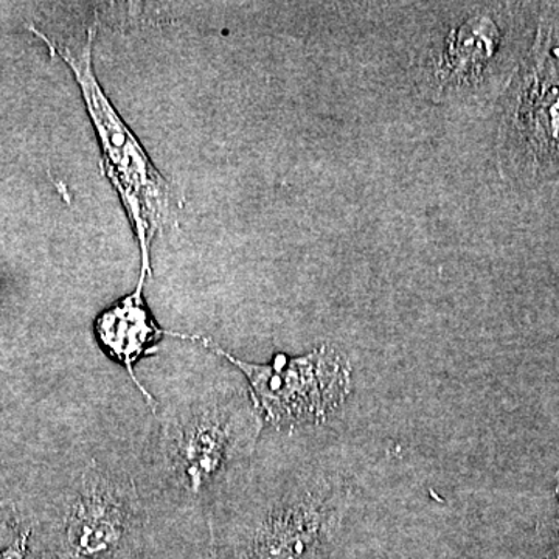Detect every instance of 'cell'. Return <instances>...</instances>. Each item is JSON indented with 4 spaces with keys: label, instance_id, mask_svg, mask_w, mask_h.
Listing matches in <instances>:
<instances>
[{
    "label": "cell",
    "instance_id": "3",
    "mask_svg": "<svg viewBox=\"0 0 559 559\" xmlns=\"http://www.w3.org/2000/svg\"><path fill=\"white\" fill-rule=\"evenodd\" d=\"M50 509L53 559H148L165 543L140 495L132 437L83 436Z\"/></svg>",
    "mask_w": 559,
    "mask_h": 559
},
{
    "label": "cell",
    "instance_id": "6",
    "mask_svg": "<svg viewBox=\"0 0 559 559\" xmlns=\"http://www.w3.org/2000/svg\"><path fill=\"white\" fill-rule=\"evenodd\" d=\"M167 336L198 342L237 367L248 382L261 419L280 432L319 426L333 417L348 399L352 369L348 359L331 345L304 356L278 355L270 364L246 362L200 334L167 331Z\"/></svg>",
    "mask_w": 559,
    "mask_h": 559
},
{
    "label": "cell",
    "instance_id": "1",
    "mask_svg": "<svg viewBox=\"0 0 559 559\" xmlns=\"http://www.w3.org/2000/svg\"><path fill=\"white\" fill-rule=\"evenodd\" d=\"M145 404L132 447L151 524L173 543H204L213 510L248 473L260 443L264 423L248 382L227 360L154 380Z\"/></svg>",
    "mask_w": 559,
    "mask_h": 559
},
{
    "label": "cell",
    "instance_id": "4",
    "mask_svg": "<svg viewBox=\"0 0 559 559\" xmlns=\"http://www.w3.org/2000/svg\"><path fill=\"white\" fill-rule=\"evenodd\" d=\"M97 20L95 14L86 38L79 46L60 44L36 27H32V31L47 44L51 53L60 55L75 75L92 124L100 140L103 171L120 194L138 237L142 264L138 285L145 286L146 278L151 277V248L157 234L170 221L171 189L98 83L92 66V43L97 35Z\"/></svg>",
    "mask_w": 559,
    "mask_h": 559
},
{
    "label": "cell",
    "instance_id": "5",
    "mask_svg": "<svg viewBox=\"0 0 559 559\" xmlns=\"http://www.w3.org/2000/svg\"><path fill=\"white\" fill-rule=\"evenodd\" d=\"M500 5L462 3L423 36L414 57L419 94L437 105H476L499 83L507 49Z\"/></svg>",
    "mask_w": 559,
    "mask_h": 559
},
{
    "label": "cell",
    "instance_id": "7",
    "mask_svg": "<svg viewBox=\"0 0 559 559\" xmlns=\"http://www.w3.org/2000/svg\"><path fill=\"white\" fill-rule=\"evenodd\" d=\"M507 112V145L532 154L535 164L559 159V72L549 60L533 62Z\"/></svg>",
    "mask_w": 559,
    "mask_h": 559
},
{
    "label": "cell",
    "instance_id": "2",
    "mask_svg": "<svg viewBox=\"0 0 559 559\" xmlns=\"http://www.w3.org/2000/svg\"><path fill=\"white\" fill-rule=\"evenodd\" d=\"M347 509L322 471L253 454L248 473L210 518L215 559H319Z\"/></svg>",
    "mask_w": 559,
    "mask_h": 559
},
{
    "label": "cell",
    "instance_id": "9",
    "mask_svg": "<svg viewBox=\"0 0 559 559\" xmlns=\"http://www.w3.org/2000/svg\"><path fill=\"white\" fill-rule=\"evenodd\" d=\"M0 506H2V503H0Z\"/></svg>",
    "mask_w": 559,
    "mask_h": 559
},
{
    "label": "cell",
    "instance_id": "8",
    "mask_svg": "<svg viewBox=\"0 0 559 559\" xmlns=\"http://www.w3.org/2000/svg\"><path fill=\"white\" fill-rule=\"evenodd\" d=\"M165 331L167 330H162L154 322L143 300V288L139 285L130 296L117 301L95 322V333L102 347L108 352L110 358L124 367L143 399L146 392L138 380L134 367L143 356L157 352L154 345L159 344Z\"/></svg>",
    "mask_w": 559,
    "mask_h": 559
}]
</instances>
